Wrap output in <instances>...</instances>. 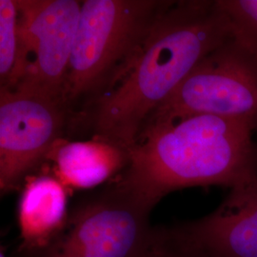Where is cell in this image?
<instances>
[{
	"label": "cell",
	"mask_w": 257,
	"mask_h": 257,
	"mask_svg": "<svg viewBox=\"0 0 257 257\" xmlns=\"http://www.w3.org/2000/svg\"><path fill=\"white\" fill-rule=\"evenodd\" d=\"M234 37L257 52V0H219Z\"/></svg>",
	"instance_id": "obj_13"
},
{
	"label": "cell",
	"mask_w": 257,
	"mask_h": 257,
	"mask_svg": "<svg viewBox=\"0 0 257 257\" xmlns=\"http://www.w3.org/2000/svg\"><path fill=\"white\" fill-rule=\"evenodd\" d=\"M68 188L54 175L29 176L18 208L19 228L17 256L32 257L46 248L64 229Z\"/></svg>",
	"instance_id": "obj_9"
},
{
	"label": "cell",
	"mask_w": 257,
	"mask_h": 257,
	"mask_svg": "<svg viewBox=\"0 0 257 257\" xmlns=\"http://www.w3.org/2000/svg\"><path fill=\"white\" fill-rule=\"evenodd\" d=\"M0 257H9L6 253V249H4V248H1L0 249Z\"/></svg>",
	"instance_id": "obj_14"
},
{
	"label": "cell",
	"mask_w": 257,
	"mask_h": 257,
	"mask_svg": "<svg viewBox=\"0 0 257 257\" xmlns=\"http://www.w3.org/2000/svg\"><path fill=\"white\" fill-rule=\"evenodd\" d=\"M183 226L215 257H257V178L231 188L215 211Z\"/></svg>",
	"instance_id": "obj_8"
},
{
	"label": "cell",
	"mask_w": 257,
	"mask_h": 257,
	"mask_svg": "<svg viewBox=\"0 0 257 257\" xmlns=\"http://www.w3.org/2000/svg\"><path fill=\"white\" fill-rule=\"evenodd\" d=\"M232 35L219 0L170 1L128 74L90 108L95 138L134 147L150 116Z\"/></svg>",
	"instance_id": "obj_1"
},
{
	"label": "cell",
	"mask_w": 257,
	"mask_h": 257,
	"mask_svg": "<svg viewBox=\"0 0 257 257\" xmlns=\"http://www.w3.org/2000/svg\"><path fill=\"white\" fill-rule=\"evenodd\" d=\"M17 3L20 49L12 89L31 90L63 99L82 2L17 0Z\"/></svg>",
	"instance_id": "obj_7"
},
{
	"label": "cell",
	"mask_w": 257,
	"mask_h": 257,
	"mask_svg": "<svg viewBox=\"0 0 257 257\" xmlns=\"http://www.w3.org/2000/svg\"><path fill=\"white\" fill-rule=\"evenodd\" d=\"M73 112L64 100L20 88H0V189L17 190L46 159Z\"/></svg>",
	"instance_id": "obj_6"
},
{
	"label": "cell",
	"mask_w": 257,
	"mask_h": 257,
	"mask_svg": "<svg viewBox=\"0 0 257 257\" xmlns=\"http://www.w3.org/2000/svg\"><path fill=\"white\" fill-rule=\"evenodd\" d=\"M195 114L237 121L257 132V52L234 35L197 65L144 128Z\"/></svg>",
	"instance_id": "obj_4"
},
{
	"label": "cell",
	"mask_w": 257,
	"mask_h": 257,
	"mask_svg": "<svg viewBox=\"0 0 257 257\" xmlns=\"http://www.w3.org/2000/svg\"><path fill=\"white\" fill-rule=\"evenodd\" d=\"M154 208L113 179L78 204L56 238L32 257H143L154 228Z\"/></svg>",
	"instance_id": "obj_5"
},
{
	"label": "cell",
	"mask_w": 257,
	"mask_h": 257,
	"mask_svg": "<svg viewBox=\"0 0 257 257\" xmlns=\"http://www.w3.org/2000/svg\"><path fill=\"white\" fill-rule=\"evenodd\" d=\"M252 134L243 123L209 114L150 125L128 150V166L115 179L155 207L176 190L231 189L257 178Z\"/></svg>",
	"instance_id": "obj_2"
},
{
	"label": "cell",
	"mask_w": 257,
	"mask_h": 257,
	"mask_svg": "<svg viewBox=\"0 0 257 257\" xmlns=\"http://www.w3.org/2000/svg\"><path fill=\"white\" fill-rule=\"evenodd\" d=\"M19 49L17 0H0V88L12 89L15 85Z\"/></svg>",
	"instance_id": "obj_11"
},
{
	"label": "cell",
	"mask_w": 257,
	"mask_h": 257,
	"mask_svg": "<svg viewBox=\"0 0 257 257\" xmlns=\"http://www.w3.org/2000/svg\"><path fill=\"white\" fill-rule=\"evenodd\" d=\"M169 3L82 1L63 92L65 103L73 113L79 106L90 109L125 77Z\"/></svg>",
	"instance_id": "obj_3"
},
{
	"label": "cell",
	"mask_w": 257,
	"mask_h": 257,
	"mask_svg": "<svg viewBox=\"0 0 257 257\" xmlns=\"http://www.w3.org/2000/svg\"><path fill=\"white\" fill-rule=\"evenodd\" d=\"M47 159L53 161L55 176L67 188L88 190L121 175L128 166V151L99 138L73 142L61 139Z\"/></svg>",
	"instance_id": "obj_10"
},
{
	"label": "cell",
	"mask_w": 257,
	"mask_h": 257,
	"mask_svg": "<svg viewBox=\"0 0 257 257\" xmlns=\"http://www.w3.org/2000/svg\"><path fill=\"white\" fill-rule=\"evenodd\" d=\"M143 257H215L184 228L154 227Z\"/></svg>",
	"instance_id": "obj_12"
}]
</instances>
